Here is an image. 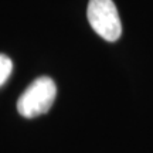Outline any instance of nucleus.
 Segmentation results:
<instances>
[{
	"instance_id": "obj_1",
	"label": "nucleus",
	"mask_w": 153,
	"mask_h": 153,
	"mask_svg": "<svg viewBox=\"0 0 153 153\" xmlns=\"http://www.w3.org/2000/svg\"><path fill=\"white\" fill-rule=\"evenodd\" d=\"M57 95V87L50 76L34 79L17 99V111L24 118H36L48 112Z\"/></svg>"
},
{
	"instance_id": "obj_2",
	"label": "nucleus",
	"mask_w": 153,
	"mask_h": 153,
	"mask_svg": "<svg viewBox=\"0 0 153 153\" xmlns=\"http://www.w3.org/2000/svg\"><path fill=\"white\" fill-rule=\"evenodd\" d=\"M88 22L94 31L106 40L116 41L122 34V23L114 0H89Z\"/></svg>"
},
{
	"instance_id": "obj_3",
	"label": "nucleus",
	"mask_w": 153,
	"mask_h": 153,
	"mask_svg": "<svg viewBox=\"0 0 153 153\" xmlns=\"http://www.w3.org/2000/svg\"><path fill=\"white\" fill-rule=\"evenodd\" d=\"M13 71V62L4 54H0V87L4 84Z\"/></svg>"
}]
</instances>
